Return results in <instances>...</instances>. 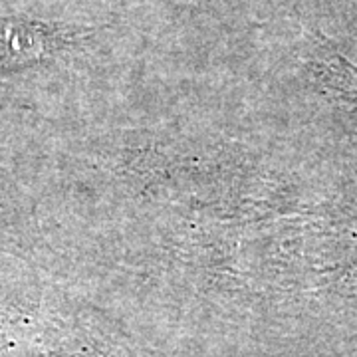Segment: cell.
<instances>
[{
  "label": "cell",
  "mask_w": 357,
  "mask_h": 357,
  "mask_svg": "<svg viewBox=\"0 0 357 357\" xmlns=\"http://www.w3.org/2000/svg\"><path fill=\"white\" fill-rule=\"evenodd\" d=\"M332 74L335 76V86L357 100V68L347 64L342 56H335L332 64Z\"/></svg>",
  "instance_id": "1"
}]
</instances>
